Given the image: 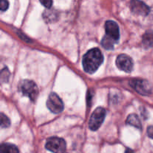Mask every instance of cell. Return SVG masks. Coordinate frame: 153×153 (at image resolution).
I'll return each mask as SVG.
<instances>
[{"mask_svg": "<svg viewBox=\"0 0 153 153\" xmlns=\"http://www.w3.org/2000/svg\"><path fill=\"white\" fill-rule=\"evenodd\" d=\"M46 149L53 153H64L67 143L63 138L58 137H49L46 143Z\"/></svg>", "mask_w": 153, "mask_h": 153, "instance_id": "4", "label": "cell"}, {"mask_svg": "<svg viewBox=\"0 0 153 153\" xmlns=\"http://www.w3.org/2000/svg\"><path fill=\"white\" fill-rule=\"evenodd\" d=\"M116 64L120 70L126 73H131L134 66L132 59L126 54L118 55L116 60Z\"/></svg>", "mask_w": 153, "mask_h": 153, "instance_id": "7", "label": "cell"}, {"mask_svg": "<svg viewBox=\"0 0 153 153\" xmlns=\"http://www.w3.org/2000/svg\"><path fill=\"white\" fill-rule=\"evenodd\" d=\"M147 134L150 138L153 139V126H151L148 127Z\"/></svg>", "mask_w": 153, "mask_h": 153, "instance_id": "17", "label": "cell"}, {"mask_svg": "<svg viewBox=\"0 0 153 153\" xmlns=\"http://www.w3.org/2000/svg\"><path fill=\"white\" fill-rule=\"evenodd\" d=\"M125 153H134V152L132 149H129V148H126L125 150Z\"/></svg>", "mask_w": 153, "mask_h": 153, "instance_id": "18", "label": "cell"}, {"mask_svg": "<svg viewBox=\"0 0 153 153\" xmlns=\"http://www.w3.org/2000/svg\"><path fill=\"white\" fill-rule=\"evenodd\" d=\"M105 34L117 43L120 39V29L117 23L114 21L108 20L105 22Z\"/></svg>", "mask_w": 153, "mask_h": 153, "instance_id": "9", "label": "cell"}, {"mask_svg": "<svg viewBox=\"0 0 153 153\" xmlns=\"http://www.w3.org/2000/svg\"><path fill=\"white\" fill-rule=\"evenodd\" d=\"M9 3L7 0H1L0 1V9L1 11H4L8 8Z\"/></svg>", "mask_w": 153, "mask_h": 153, "instance_id": "15", "label": "cell"}, {"mask_svg": "<svg viewBox=\"0 0 153 153\" xmlns=\"http://www.w3.org/2000/svg\"><path fill=\"white\" fill-rule=\"evenodd\" d=\"M130 8L134 13L141 16H146L150 11L149 6L140 0H131Z\"/></svg>", "mask_w": 153, "mask_h": 153, "instance_id": "8", "label": "cell"}, {"mask_svg": "<svg viewBox=\"0 0 153 153\" xmlns=\"http://www.w3.org/2000/svg\"><path fill=\"white\" fill-rule=\"evenodd\" d=\"M117 42L115 40H114L113 39H111V37H109L108 36L105 35L103 37L102 40V45L103 47L105 49H108V50H111V49H113L114 47V44Z\"/></svg>", "mask_w": 153, "mask_h": 153, "instance_id": "13", "label": "cell"}, {"mask_svg": "<svg viewBox=\"0 0 153 153\" xmlns=\"http://www.w3.org/2000/svg\"><path fill=\"white\" fill-rule=\"evenodd\" d=\"M126 124L135 127L137 128H139V129H141L142 128L141 123H140V119H139L137 115L135 114H130L127 117Z\"/></svg>", "mask_w": 153, "mask_h": 153, "instance_id": "11", "label": "cell"}, {"mask_svg": "<svg viewBox=\"0 0 153 153\" xmlns=\"http://www.w3.org/2000/svg\"><path fill=\"white\" fill-rule=\"evenodd\" d=\"M103 55L98 48H94L88 51L83 57L82 64L86 73L93 74L95 73L103 62Z\"/></svg>", "mask_w": 153, "mask_h": 153, "instance_id": "1", "label": "cell"}, {"mask_svg": "<svg viewBox=\"0 0 153 153\" xmlns=\"http://www.w3.org/2000/svg\"><path fill=\"white\" fill-rule=\"evenodd\" d=\"M46 105L49 110L54 114H60L64 108V103L55 93H52L49 96Z\"/></svg>", "mask_w": 153, "mask_h": 153, "instance_id": "5", "label": "cell"}, {"mask_svg": "<svg viewBox=\"0 0 153 153\" xmlns=\"http://www.w3.org/2000/svg\"><path fill=\"white\" fill-rule=\"evenodd\" d=\"M40 2L46 8H50L52 5V0H40Z\"/></svg>", "mask_w": 153, "mask_h": 153, "instance_id": "16", "label": "cell"}, {"mask_svg": "<svg viewBox=\"0 0 153 153\" xmlns=\"http://www.w3.org/2000/svg\"><path fill=\"white\" fill-rule=\"evenodd\" d=\"M0 153H19V149L11 143H2L0 147Z\"/></svg>", "mask_w": 153, "mask_h": 153, "instance_id": "12", "label": "cell"}, {"mask_svg": "<svg viewBox=\"0 0 153 153\" xmlns=\"http://www.w3.org/2000/svg\"><path fill=\"white\" fill-rule=\"evenodd\" d=\"M10 122L9 118L4 114H1V128H7L10 126Z\"/></svg>", "mask_w": 153, "mask_h": 153, "instance_id": "14", "label": "cell"}, {"mask_svg": "<svg viewBox=\"0 0 153 153\" xmlns=\"http://www.w3.org/2000/svg\"><path fill=\"white\" fill-rule=\"evenodd\" d=\"M142 43L146 49H149L153 46V31L148 30L142 37Z\"/></svg>", "mask_w": 153, "mask_h": 153, "instance_id": "10", "label": "cell"}, {"mask_svg": "<svg viewBox=\"0 0 153 153\" xmlns=\"http://www.w3.org/2000/svg\"><path fill=\"white\" fill-rule=\"evenodd\" d=\"M106 116L105 109L99 107L93 112L89 120V128L91 131H97L105 120Z\"/></svg>", "mask_w": 153, "mask_h": 153, "instance_id": "2", "label": "cell"}, {"mask_svg": "<svg viewBox=\"0 0 153 153\" xmlns=\"http://www.w3.org/2000/svg\"><path fill=\"white\" fill-rule=\"evenodd\" d=\"M21 92L24 96L28 97L31 101H35L38 96V88L37 85L33 81L31 80H24L21 82L19 86Z\"/></svg>", "mask_w": 153, "mask_h": 153, "instance_id": "3", "label": "cell"}, {"mask_svg": "<svg viewBox=\"0 0 153 153\" xmlns=\"http://www.w3.org/2000/svg\"><path fill=\"white\" fill-rule=\"evenodd\" d=\"M130 85L133 89L140 95H149L152 91V87L149 82L143 79H133L130 82Z\"/></svg>", "mask_w": 153, "mask_h": 153, "instance_id": "6", "label": "cell"}]
</instances>
